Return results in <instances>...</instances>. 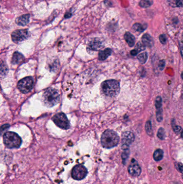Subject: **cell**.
<instances>
[{"label":"cell","instance_id":"cell-1","mask_svg":"<svg viewBox=\"0 0 183 184\" xmlns=\"http://www.w3.org/2000/svg\"><path fill=\"white\" fill-rule=\"evenodd\" d=\"M119 137L115 131L107 130L103 133L101 137V143L103 147L110 149L118 145Z\"/></svg>","mask_w":183,"mask_h":184},{"label":"cell","instance_id":"cell-2","mask_svg":"<svg viewBox=\"0 0 183 184\" xmlns=\"http://www.w3.org/2000/svg\"><path fill=\"white\" fill-rule=\"evenodd\" d=\"M43 100V103L47 107H52L59 102V93L57 90L50 88L44 92Z\"/></svg>","mask_w":183,"mask_h":184},{"label":"cell","instance_id":"cell-3","mask_svg":"<svg viewBox=\"0 0 183 184\" xmlns=\"http://www.w3.org/2000/svg\"><path fill=\"white\" fill-rule=\"evenodd\" d=\"M102 87L104 94L109 97H115L119 94L120 91L119 82L115 80L105 81Z\"/></svg>","mask_w":183,"mask_h":184},{"label":"cell","instance_id":"cell-4","mask_svg":"<svg viewBox=\"0 0 183 184\" xmlns=\"http://www.w3.org/2000/svg\"><path fill=\"white\" fill-rule=\"evenodd\" d=\"M3 141L5 145L10 149L18 148L22 143L21 137L14 132H7L3 136Z\"/></svg>","mask_w":183,"mask_h":184},{"label":"cell","instance_id":"cell-5","mask_svg":"<svg viewBox=\"0 0 183 184\" xmlns=\"http://www.w3.org/2000/svg\"><path fill=\"white\" fill-rule=\"evenodd\" d=\"M53 122H54L57 127L62 129H68L70 124L66 115L64 113H58L54 115L52 118Z\"/></svg>","mask_w":183,"mask_h":184},{"label":"cell","instance_id":"cell-6","mask_svg":"<svg viewBox=\"0 0 183 184\" xmlns=\"http://www.w3.org/2000/svg\"><path fill=\"white\" fill-rule=\"evenodd\" d=\"M33 86V79L30 76H28L19 81L17 84V87L23 93H28L32 90Z\"/></svg>","mask_w":183,"mask_h":184},{"label":"cell","instance_id":"cell-7","mask_svg":"<svg viewBox=\"0 0 183 184\" xmlns=\"http://www.w3.org/2000/svg\"><path fill=\"white\" fill-rule=\"evenodd\" d=\"M29 37V32L26 29H20L15 30L12 33V41L19 43L28 39Z\"/></svg>","mask_w":183,"mask_h":184},{"label":"cell","instance_id":"cell-8","mask_svg":"<svg viewBox=\"0 0 183 184\" xmlns=\"http://www.w3.org/2000/svg\"><path fill=\"white\" fill-rule=\"evenodd\" d=\"M87 175V170L84 166L78 165L74 168L71 175L74 179L80 180L84 179Z\"/></svg>","mask_w":183,"mask_h":184},{"label":"cell","instance_id":"cell-9","mask_svg":"<svg viewBox=\"0 0 183 184\" xmlns=\"http://www.w3.org/2000/svg\"><path fill=\"white\" fill-rule=\"evenodd\" d=\"M122 143L123 150L129 149V146L134 140V136L133 133L127 131L125 132L122 136Z\"/></svg>","mask_w":183,"mask_h":184},{"label":"cell","instance_id":"cell-10","mask_svg":"<svg viewBox=\"0 0 183 184\" xmlns=\"http://www.w3.org/2000/svg\"><path fill=\"white\" fill-rule=\"evenodd\" d=\"M128 172L132 176H139L141 174V168L134 159H132V163L128 167Z\"/></svg>","mask_w":183,"mask_h":184},{"label":"cell","instance_id":"cell-11","mask_svg":"<svg viewBox=\"0 0 183 184\" xmlns=\"http://www.w3.org/2000/svg\"><path fill=\"white\" fill-rule=\"evenodd\" d=\"M102 43L98 38H95L90 41L88 49L90 51H98L102 47Z\"/></svg>","mask_w":183,"mask_h":184},{"label":"cell","instance_id":"cell-12","mask_svg":"<svg viewBox=\"0 0 183 184\" xmlns=\"http://www.w3.org/2000/svg\"><path fill=\"white\" fill-rule=\"evenodd\" d=\"M30 15L25 14L16 19V23L19 26H25L29 23Z\"/></svg>","mask_w":183,"mask_h":184},{"label":"cell","instance_id":"cell-13","mask_svg":"<svg viewBox=\"0 0 183 184\" xmlns=\"http://www.w3.org/2000/svg\"><path fill=\"white\" fill-rule=\"evenodd\" d=\"M24 57L22 54L16 52L14 53L12 58V63L14 65H18L23 62Z\"/></svg>","mask_w":183,"mask_h":184},{"label":"cell","instance_id":"cell-14","mask_svg":"<svg viewBox=\"0 0 183 184\" xmlns=\"http://www.w3.org/2000/svg\"><path fill=\"white\" fill-rule=\"evenodd\" d=\"M142 43L144 44V46L151 48L153 46L154 41L153 38L148 35L144 34L142 37Z\"/></svg>","mask_w":183,"mask_h":184},{"label":"cell","instance_id":"cell-15","mask_svg":"<svg viewBox=\"0 0 183 184\" xmlns=\"http://www.w3.org/2000/svg\"><path fill=\"white\" fill-rule=\"evenodd\" d=\"M124 38L129 46L130 47L134 46V45L135 44V37L130 32H126L124 36Z\"/></svg>","mask_w":183,"mask_h":184},{"label":"cell","instance_id":"cell-16","mask_svg":"<svg viewBox=\"0 0 183 184\" xmlns=\"http://www.w3.org/2000/svg\"><path fill=\"white\" fill-rule=\"evenodd\" d=\"M112 53V50L110 48H106L99 53V59L100 60H105Z\"/></svg>","mask_w":183,"mask_h":184},{"label":"cell","instance_id":"cell-17","mask_svg":"<svg viewBox=\"0 0 183 184\" xmlns=\"http://www.w3.org/2000/svg\"><path fill=\"white\" fill-rule=\"evenodd\" d=\"M154 158L156 161H160L162 160L163 157V150L161 149L156 150L155 152L154 153Z\"/></svg>","mask_w":183,"mask_h":184},{"label":"cell","instance_id":"cell-18","mask_svg":"<svg viewBox=\"0 0 183 184\" xmlns=\"http://www.w3.org/2000/svg\"><path fill=\"white\" fill-rule=\"evenodd\" d=\"M147 26V25H142L140 23H135L133 26V29L134 30L139 31V32H143L146 29Z\"/></svg>","mask_w":183,"mask_h":184},{"label":"cell","instance_id":"cell-19","mask_svg":"<svg viewBox=\"0 0 183 184\" xmlns=\"http://www.w3.org/2000/svg\"><path fill=\"white\" fill-rule=\"evenodd\" d=\"M153 4V0H141L139 3L141 7L142 8H148L150 7Z\"/></svg>","mask_w":183,"mask_h":184},{"label":"cell","instance_id":"cell-20","mask_svg":"<svg viewBox=\"0 0 183 184\" xmlns=\"http://www.w3.org/2000/svg\"><path fill=\"white\" fill-rule=\"evenodd\" d=\"M147 58H148V55H147V52L141 53L137 57L138 60L140 62V63H141L142 64L146 62Z\"/></svg>","mask_w":183,"mask_h":184},{"label":"cell","instance_id":"cell-21","mask_svg":"<svg viewBox=\"0 0 183 184\" xmlns=\"http://www.w3.org/2000/svg\"><path fill=\"white\" fill-rule=\"evenodd\" d=\"M146 130L147 133L149 136H151L153 135V130H152V127H151V122L150 121H148L146 122Z\"/></svg>","mask_w":183,"mask_h":184},{"label":"cell","instance_id":"cell-22","mask_svg":"<svg viewBox=\"0 0 183 184\" xmlns=\"http://www.w3.org/2000/svg\"><path fill=\"white\" fill-rule=\"evenodd\" d=\"M145 48H146V46H144V44L140 43V42H139L136 45L135 50H136L137 52L139 53L141 51H143Z\"/></svg>","mask_w":183,"mask_h":184},{"label":"cell","instance_id":"cell-23","mask_svg":"<svg viewBox=\"0 0 183 184\" xmlns=\"http://www.w3.org/2000/svg\"><path fill=\"white\" fill-rule=\"evenodd\" d=\"M156 118L158 122H161L163 120V112L162 109H158L156 113Z\"/></svg>","mask_w":183,"mask_h":184},{"label":"cell","instance_id":"cell-24","mask_svg":"<svg viewBox=\"0 0 183 184\" xmlns=\"http://www.w3.org/2000/svg\"><path fill=\"white\" fill-rule=\"evenodd\" d=\"M157 136L161 140H164L165 138V131L162 128H161L158 130Z\"/></svg>","mask_w":183,"mask_h":184},{"label":"cell","instance_id":"cell-25","mask_svg":"<svg viewBox=\"0 0 183 184\" xmlns=\"http://www.w3.org/2000/svg\"><path fill=\"white\" fill-rule=\"evenodd\" d=\"M156 108L157 109L161 108L162 107V98L160 97H158L156 99L155 101Z\"/></svg>","mask_w":183,"mask_h":184},{"label":"cell","instance_id":"cell-26","mask_svg":"<svg viewBox=\"0 0 183 184\" xmlns=\"http://www.w3.org/2000/svg\"><path fill=\"white\" fill-rule=\"evenodd\" d=\"M124 152L122 154V158L123 161H126L127 159L128 158V156L129 154V149L124 150Z\"/></svg>","mask_w":183,"mask_h":184},{"label":"cell","instance_id":"cell-27","mask_svg":"<svg viewBox=\"0 0 183 184\" xmlns=\"http://www.w3.org/2000/svg\"><path fill=\"white\" fill-rule=\"evenodd\" d=\"M160 41L161 43L163 44H165L167 42V38H166V36L163 34V35H160Z\"/></svg>","mask_w":183,"mask_h":184},{"label":"cell","instance_id":"cell-28","mask_svg":"<svg viewBox=\"0 0 183 184\" xmlns=\"http://www.w3.org/2000/svg\"><path fill=\"white\" fill-rule=\"evenodd\" d=\"M176 167L177 168V170L179 171L182 173V175H183V165H182L181 163H177L176 164Z\"/></svg>","mask_w":183,"mask_h":184},{"label":"cell","instance_id":"cell-29","mask_svg":"<svg viewBox=\"0 0 183 184\" xmlns=\"http://www.w3.org/2000/svg\"><path fill=\"white\" fill-rule=\"evenodd\" d=\"M174 7H183V0H176Z\"/></svg>","mask_w":183,"mask_h":184},{"label":"cell","instance_id":"cell-30","mask_svg":"<svg viewBox=\"0 0 183 184\" xmlns=\"http://www.w3.org/2000/svg\"><path fill=\"white\" fill-rule=\"evenodd\" d=\"M165 65V62L164 60H162L160 61V62H159V64H158V66H159V68H160V70H163V69H164V68Z\"/></svg>","mask_w":183,"mask_h":184},{"label":"cell","instance_id":"cell-31","mask_svg":"<svg viewBox=\"0 0 183 184\" xmlns=\"http://www.w3.org/2000/svg\"><path fill=\"white\" fill-rule=\"evenodd\" d=\"M174 130L176 133H178L181 130V128L180 126H174Z\"/></svg>","mask_w":183,"mask_h":184},{"label":"cell","instance_id":"cell-32","mask_svg":"<svg viewBox=\"0 0 183 184\" xmlns=\"http://www.w3.org/2000/svg\"><path fill=\"white\" fill-rule=\"evenodd\" d=\"M10 126L9 124H5V125H3L1 127V132H3V131H4V130H7V129H8L9 128Z\"/></svg>","mask_w":183,"mask_h":184},{"label":"cell","instance_id":"cell-33","mask_svg":"<svg viewBox=\"0 0 183 184\" xmlns=\"http://www.w3.org/2000/svg\"><path fill=\"white\" fill-rule=\"evenodd\" d=\"M180 50H181V55L183 58V42L180 43Z\"/></svg>","mask_w":183,"mask_h":184},{"label":"cell","instance_id":"cell-34","mask_svg":"<svg viewBox=\"0 0 183 184\" xmlns=\"http://www.w3.org/2000/svg\"><path fill=\"white\" fill-rule=\"evenodd\" d=\"M137 53H138V52H137V51L136 50H133L132 51H130V54L132 55H136Z\"/></svg>","mask_w":183,"mask_h":184},{"label":"cell","instance_id":"cell-35","mask_svg":"<svg viewBox=\"0 0 183 184\" xmlns=\"http://www.w3.org/2000/svg\"><path fill=\"white\" fill-rule=\"evenodd\" d=\"M181 137L183 138V131H182V133H181Z\"/></svg>","mask_w":183,"mask_h":184},{"label":"cell","instance_id":"cell-36","mask_svg":"<svg viewBox=\"0 0 183 184\" xmlns=\"http://www.w3.org/2000/svg\"><path fill=\"white\" fill-rule=\"evenodd\" d=\"M181 78L183 79V72L182 73V74H181Z\"/></svg>","mask_w":183,"mask_h":184}]
</instances>
